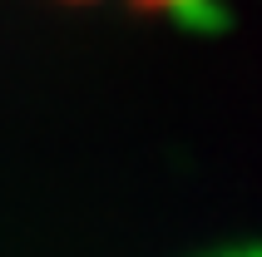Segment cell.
Segmentation results:
<instances>
[{
	"label": "cell",
	"instance_id": "cell-1",
	"mask_svg": "<svg viewBox=\"0 0 262 257\" xmlns=\"http://www.w3.org/2000/svg\"><path fill=\"white\" fill-rule=\"evenodd\" d=\"M89 5H129V10H173V5H188V0H89Z\"/></svg>",
	"mask_w": 262,
	"mask_h": 257
}]
</instances>
